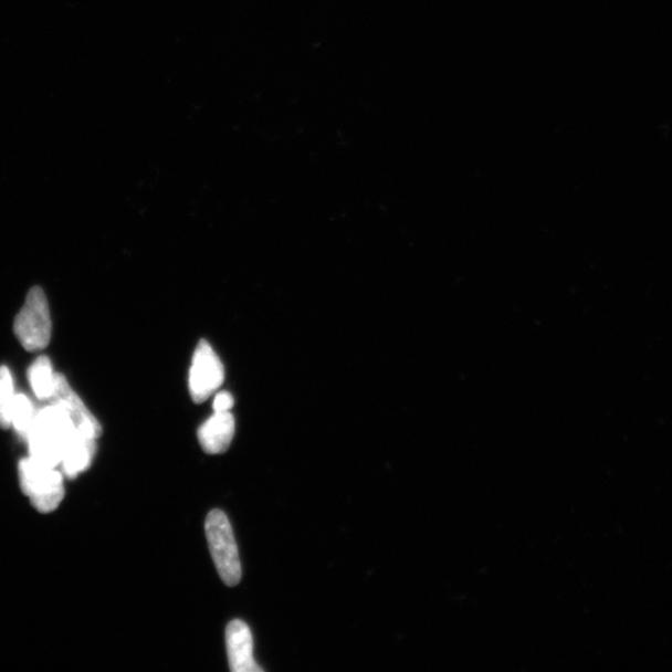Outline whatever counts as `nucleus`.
Here are the masks:
<instances>
[{"label": "nucleus", "instance_id": "nucleus-2", "mask_svg": "<svg viewBox=\"0 0 672 672\" xmlns=\"http://www.w3.org/2000/svg\"><path fill=\"white\" fill-rule=\"evenodd\" d=\"M14 334L27 351H41L51 343V311L41 286H34L28 293L23 308L14 321Z\"/></svg>", "mask_w": 672, "mask_h": 672}, {"label": "nucleus", "instance_id": "nucleus-3", "mask_svg": "<svg viewBox=\"0 0 672 672\" xmlns=\"http://www.w3.org/2000/svg\"><path fill=\"white\" fill-rule=\"evenodd\" d=\"M22 489L41 512H51L64 497L62 474L33 458L21 462Z\"/></svg>", "mask_w": 672, "mask_h": 672}, {"label": "nucleus", "instance_id": "nucleus-12", "mask_svg": "<svg viewBox=\"0 0 672 672\" xmlns=\"http://www.w3.org/2000/svg\"><path fill=\"white\" fill-rule=\"evenodd\" d=\"M234 405V399L230 392H219L216 395L213 400L214 412H227L231 411Z\"/></svg>", "mask_w": 672, "mask_h": 672}, {"label": "nucleus", "instance_id": "nucleus-4", "mask_svg": "<svg viewBox=\"0 0 672 672\" xmlns=\"http://www.w3.org/2000/svg\"><path fill=\"white\" fill-rule=\"evenodd\" d=\"M224 367L211 345L201 340L193 355L189 388L195 402L201 403L221 388Z\"/></svg>", "mask_w": 672, "mask_h": 672}, {"label": "nucleus", "instance_id": "nucleus-6", "mask_svg": "<svg viewBox=\"0 0 672 672\" xmlns=\"http://www.w3.org/2000/svg\"><path fill=\"white\" fill-rule=\"evenodd\" d=\"M52 399L57 407H61L72 419L75 427L82 432L94 439L102 437V427L93 414L87 411L85 405L77 395L69 387L63 375L56 374L55 389Z\"/></svg>", "mask_w": 672, "mask_h": 672}, {"label": "nucleus", "instance_id": "nucleus-10", "mask_svg": "<svg viewBox=\"0 0 672 672\" xmlns=\"http://www.w3.org/2000/svg\"><path fill=\"white\" fill-rule=\"evenodd\" d=\"M35 418L36 413L32 401L23 393L15 395L12 409V424H14L17 431L21 433L24 439H28L29 433H31Z\"/></svg>", "mask_w": 672, "mask_h": 672}, {"label": "nucleus", "instance_id": "nucleus-7", "mask_svg": "<svg viewBox=\"0 0 672 672\" xmlns=\"http://www.w3.org/2000/svg\"><path fill=\"white\" fill-rule=\"evenodd\" d=\"M235 421L231 411L214 412L199 429L202 449L210 454L224 453L234 438Z\"/></svg>", "mask_w": 672, "mask_h": 672}, {"label": "nucleus", "instance_id": "nucleus-1", "mask_svg": "<svg viewBox=\"0 0 672 672\" xmlns=\"http://www.w3.org/2000/svg\"><path fill=\"white\" fill-rule=\"evenodd\" d=\"M206 536L217 570L229 587L239 585L242 567L239 548L229 518L220 510H213L206 519Z\"/></svg>", "mask_w": 672, "mask_h": 672}, {"label": "nucleus", "instance_id": "nucleus-5", "mask_svg": "<svg viewBox=\"0 0 672 672\" xmlns=\"http://www.w3.org/2000/svg\"><path fill=\"white\" fill-rule=\"evenodd\" d=\"M227 652L233 672H262L253 657V637L242 620H233L225 630Z\"/></svg>", "mask_w": 672, "mask_h": 672}, {"label": "nucleus", "instance_id": "nucleus-9", "mask_svg": "<svg viewBox=\"0 0 672 672\" xmlns=\"http://www.w3.org/2000/svg\"><path fill=\"white\" fill-rule=\"evenodd\" d=\"M28 375L36 397L42 400L52 399L55 389L56 374L53 370L51 359L48 357H39L32 364Z\"/></svg>", "mask_w": 672, "mask_h": 672}, {"label": "nucleus", "instance_id": "nucleus-8", "mask_svg": "<svg viewBox=\"0 0 672 672\" xmlns=\"http://www.w3.org/2000/svg\"><path fill=\"white\" fill-rule=\"evenodd\" d=\"M95 440L76 429L65 441L62 449V463L69 476H76L91 464L95 452Z\"/></svg>", "mask_w": 672, "mask_h": 672}, {"label": "nucleus", "instance_id": "nucleus-11", "mask_svg": "<svg viewBox=\"0 0 672 672\" xmlns=\"http://www.w3.org/2000/svg\"><path fill=\"white\" fill-rule=\"evenodd\" d=\"M14 398L12 372L7 367H0V427L2 428H9L12 424Z\"/></svg>", "mask_w": 672, "mask_h": 672}]
</instances>
